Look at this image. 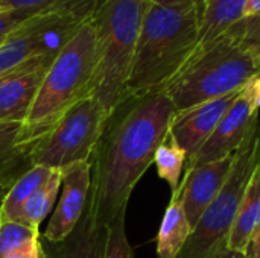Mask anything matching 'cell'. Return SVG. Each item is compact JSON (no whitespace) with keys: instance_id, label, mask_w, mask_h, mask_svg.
Here are the masks:
<instances>
[{"instance_id":"1","label":"cell","mask_w":260,"mask_h":258,"mask_svg":"<svg viewBox=\"0 0 260 258\" xmlns=\"http://www.w3.org/2000/svg\"><path fill=\"white\" fill-rule=\"evenodd\" d=\"M177 109L163 88L125 97L111 113L91 155L88 199L101 225L126 210L129 196L154 163Z\"/></svg>"},{"instance_id":"2","label":"cell","mask_w":260,"mask_h":258,"mask_svg":"<svg viewBox=\"0 0 260 258\" xmlns=\"http://www.w3.org/2000/svg\"><path fill=\"white\" fill-rule=\"evenodd\" d=\"M203 9L204 3L178 8L149 5L125 97L163 88L178 73L200 44Z\"/></svg>"},{"instance_id":"3","label":"cell","mask_w":260,"mask_h":258,"mask_svg":"<svg viewBox=\"0 0 260 258\" xmlns=\"http://www.w3.org/2000/svg\"><path fill=\"white\" fill-rule=\"evenodd\" d=\"M259 73V53L227 30L201 41L163 90L180 113L241 91Z\"/></svg>"},{"instance_id":"4","label":"cell","mask_w":260,"mask_h":258,"mask_svg":"<svg viewBox=\"0 0 260 258\" xmlns=\"http://www.w3.org/2000/svg\"><path fill=\"white\" fill-rule=\"evenodd\" d=\"M96 61L94 30L88 20L50 64L32 109L21 125L17 143L20 151L46 135L73 105L91 94Z\"/></svg>"},{"instance_id":"5","label":"cell","mask_w":260,"mask_h":258,"mask_svg":"<svg viewBox=\"0 0 260 258\" xmlns=\"http://www.w3.org/2000/svg\"><path fill=\"white\" fill-rule=\"evenodd\" d=\"M148 0H99L90 23L96 40L91 96L111 114L123 100Z\"/></svg>"},{"instance_id":"6","label":"cell","mask_w":260,"mask_h":258,"mask_svg":"<svg viewBox=\"0 0 260 258\" xmlns=\"http://www.w3.org/2000/svg\"><path fill=\"white\" fill-rule=\"evenodd\" d=\"M260 164V114L235 152L233 166L218 196L209 204L177 258H215L227 249L245 189Z\"/></svg>"},{"instance_id":"7","label":"cell","mask_w":260,"mask_h":258,"mask_svg":"<svg viewBox=\"0 0 260 258\" xmlns=\"http://www.w3.org/2000/svg\"><path fill=\"white\" fill-rule=\"evenodd\" d=\"M110 113L94 96L73 105L40 140L23 151L29 166L59 170L78 161H90Z\"/></svg>"},{"instance_id":"8","label":"cell","mask_w":260,"mask_h":258,"mask_svg":"<svg viewBox=\"0 0 260 258\" xmlns=\"http://www.w3.org/2000/svg\"><path fill=\"white\" fill-rule=\"evenodd\" d=\"M85 21L69 14H38L17 26L0 47V75L44 55H58Z\"/></svg>"},{"instance_id":"9","label":"cell","mask_w":260,"mask_h":258,"mask_svg":"<svg viewBox=\"0 0 260 258\" xmlns=\"http://www.w3.org/2000/svg\"><path fill=\"white\" fill-rule=\"evenodd\" d=\"M259 114L251 81L239 91L238 97L221 119L210 137L186 160L184 170L233 155L245 140L254 117Z\"/></svg>"},{"instance_id":"10","label":"cell","mask_w":260,"mask_h":258,"mask_svg":"<svg viewBox=\"0 0 260 258\" xmlns=\"http://www.w3.org/2000/svg\"><path fill=\"white\" fill-rule=\"evenodd\" d=\"M55 56H37L0 75V123L26 122Z\"/></svg>"},{"instance_id":"11","label":"cell","mask_w":260,"mask_h":258,"mask_svg":"<svg viewBox=\"0 0 260 258\" xmlns=\"http://www.w3.org/2000/svg\"><path fill=\"white\" fill-rule=\"evenodd\" d=\"M61 170V198L44 231V240L56 243L64 240L78 225L90 195L91 163L78 161Z\"/></svg>"},{"instance_id":"12","label":"cell","mask_w":260,"mask_h":258,"mask_svg":"<svg viewBox=\"0 0 260 258\" xmlns=\"http://www.w3.org/2000/svg\"><path fill=\"white\" fill-rule=\"evenodd\" d=\"M233 160L235 154L216 161L201 164L192 170H184L183 179L175 192L180 193L181 205L192 230L198 224L209 204L221 192L230 175Z\"/></svg>"},{"instance_id":"13","label":"cell","mask_w":260,"mask_h":258,"mask_svg":"<svg viewBox=\"0 0 260 258\" xmlns=\"http://www.w3.org/2000/svg\"><path fill=\"white\" fill-rule=\"evenodd\" d=\"M239 91L204 102L186 111L175 113L169 135L190 157L215 131L221 119L225 116Z\"/></svg>"},{"instance_id":"14","label":"cell","mask_w":260,"mask_h":258,"mask_svg":"<svg viewBox=\"0 0 260 258\" xmlns=\"http://www.w3.org/2000/svg\"><path fill=\"white\" fill-rule=\"evenodd\" d=\"M108 227L98 222L90 199L73 231L61 242H41L46 258H104Z\"/></svg>"},{"instance_id":"15","label":"cell","mask_w":260,"mask_h":258,"mask_svg":"<svg viewBox=\"0 0 260 258\" xmlns=\"http://www.w3.org/2000/svg\"><path fill=\"white\" fill-rule=\"evenodd\" d=\"M190 234H192V227L184 214L180 193L174 192L158 230L157 257L177 258V255L184 248Z\"/></svg>"},{"instance_id":"16","label":"cell","mask_w":260,"mask_h":258,"mask_svg":"<svg viewBox=\"0 0 260 258\" xmlns=\"http://www.w3.org/2000/svg\"><path fill=\"white\" fill-rule=\"evenodd\" d=\"M260 225V164L256 167L247 189L244 198L241 201L236 220L233 224L227 249L242 252L247 246L251 234Z\"/></svg>"},{"instance_id":"17","label":"cell","mask_w":260,"mask_h":258,"mask_svg":"<svg viewBox=\"0 0 260 258\" xmlns=\"http://www.w3.org/2000/svg\"><path fill=\"white\" fill-rule=\"evenodd\" d=\"M53 169L44 166H30L11 184L0 207V222H18L24 202L29 196L52 175Z\"/></svg>"},{"instance_id":"18","label":"cell","mask_w":260,"mask_h":258,"mask_svg":"<svg viewBox=\"0 0 260 258\" xmlns=\"http://www.w3.org/2000/svg\"><path fill=\"white\" fill-rule=\"evenodd\" d=\"M99 0H0L5 9L23 11L30 15L56 12L75 15L88 21L96 11Z\"/></svg>"},{"instance_id":"19","label":"cell","mask_w":260,"mask_h":258,"mask_svg":"<svg viewBox=\"0 0 260 258\" xmlns=\"http://www.w3.org/2000/svg\"><path fill=\"white\" fill-rule=\"evenodd\" d=\"M61 189V170H53L52 175L29 196L20 214V224L38 231L49 211L53 208L58 192Z\"/></svg>"},{"instance_id":"20","label":"cell","mask_w":260,"mask_h":258,"mask_svg":"<svg viewBox=\"0 0 260 258\" xmlns=\"http://www.w3.org/2000/svg\"><path fill=\"white\" fill-rule=\"evenodd\" d=\"M186 160H187V154L168 134V137L155 152L154 163L157 166L158 176L169 184L172 193L178 189L181 182V173L184 172Z\"/></svg>"},{"instance_id":"21","label":"cell","mask_w":260,"mask_h":258,"mask_svg":"<svg viewBox=\"0 0 260 258\" xmlns=\"http://www.w3.org/2000/svg\"><path fill=\"white\" fill-rule=\"evenodd\" d=\"M125 216H126V210L122 211L113 220L111 225H108L104 258H134L133 248L126 237Z\"/></svg>"},{"instance_id":"22","label":"cell","mask_w":260,"mask_h":258,"mask_svg":"<svg viewBox=\"0 0 260 258\" xmlns=\"http://www.w3.org/2000/svg\"><path fill=\"white\" fill-rule=\"evenodd\" d=\"M40 233L18 222H0V258H6L23 243L38 237Z\"/></svg>"},{"instance_id":"23","label":"cell","mask_w":260,"mask_h":258,"mask_svg":"<svg viewBox=\"0 0 260 258\" xmlns=\"http://www.w3.org/2000/svg\"><path fill=\"white\" fill-rule=\"evenodd\" d=\"M20 131L21 125L18 123H0V163L20 152L17 148Z\"/></svg>"},{"instance_id":"24","label":"cell","mask_w":260,"mask_h":258,"mask_svg":"<svg viewBox=\"0 0 260 258\" xmlns=\"http://www.w3.org/2000/svg\"><path fill=\"white\" fill-rule=\"evenodd\" d=\"M34 15L23 12V11H15V9H8L0 14V47L5 43V40L9 36V33L20 26L24 20L30 18Z\"/></svg>"},{"instance_id":"25","label":"cell","mask_w":260,"mask_h":258,"mask_svg":"<svg viewBox=\"0 0 260 258\" xmlns=\"http://www.w3.org/2000/svg\"><path fill=\"white\" fill-rule=\"evenodd\" d=\"M41 254H43V249H41V240L38 236V237L30 239L29 242L23 243L21 246H18L6 258H40Z\"/></svg>"},{"instance_id":"26","label":"cell","mask_w":260,"mask_h":258,"mask_svg":"<svg viewBox=\"0 0 260 258\" xmlns=\"http://www.w3.org/2000/svg\"><path fill=\"white\" fill-rule=\"evenodd\" d=\"M20 152H21V151H20ZM20 152H18V154H20ZM18 154H15L12 158L6 160V161H3V163H0V207H2L3 199H5V196H6V193H8L9 187H11V184H9L11 176H9V173H8L9 164L12 163V160H14Z\"/></svg>"},{"instance_id":"27","label":"cell","mask_w":260,"mask_h":258,"mask_svg":"<svg viewBox=\"0 0 260 258\" xmlns=\"http://www.w3.org/2000/svg\"><path fill=\"white\" fill-rule=\"evenodd\" d=\"M245 258H260V225L251 234L247 246L242 251Z\"/></svg>"},{"instance_id":"28","label":"cell","mask_w":260,"mask_h":258,"mask_svg":"<svg viewBox=\"0 0 260 258\" xmlns=\"http://www.w3.org/2000/svg\"><path fill=\"white\" fill-rule=\"evenodd\" d=\"M151 5L161 6V8H178V6H187L195 3H204V0H148Z\"/></svg>"},{"instance_id":"29","label":"cell","mask_w":260,"mask_h":258,"mask_svg":"<svg viewBox=\"0 0 260 258\" xmlns=\"http://www.w3.org/2000/svg\"><path fill=\"white\" fill-rule=\"evenodd\" d=\"M260 17V0H245L242 18H259ZM241 18V20H242Z\"/></svg>"},{"instance_id":"30","label":"cell","mask_w":260,"mask_h":258,"mask_svg":"<svg viewBox=\"0 0 260 258\" xmlns=\"http://www.w3.org/2000/svg\"><path fill=\"white\" fill-rule=\"evenodd\" d=\"M251 85H253V90H254L256 103H257V106L260 108V73L251 79Z\"/></svg>"},{"instance_id":"31","label":"cell","mask_w":260,"mask_h":258,"mask_svg":"<svg viewBox=\"0 0 260 258\" xmlns=\"http://www.w3.org/2000/svg\"><path fill=\"white\" fill-rule=\"evenodd\" d=\"M215 258H245L242 252L238 251H232V249H224L221 254H218Z\"/></svg>"},{"instance_id":"32","label":"cell","mask_w":260,"mask_h":258,"mask_svg":"<svg viewBox=\"0 0 260 258\" xmlns=\"http://www.w3.org/2000/svg\"><path fill=\"white\" fill-rule=\"evenodd\" d=\"M5 11H8V9H5V8H3V6L0 5V14H2V12H5Z\"/></svg>"},{"instance_id":"33","label":"cell","mask_w":260,"mask_h":258,"mask_svg":"<svg viewBox=\"0 0 260 258\" xmlns=\"http://www.w3.org/2000/svg\"><path fill=\"white\" fill-rule=\"evenodd\" d=\"M41 249H43V248H41ZM40 258H46V257H44V254H41V257Z\"/></svg>"}]
</instances>
